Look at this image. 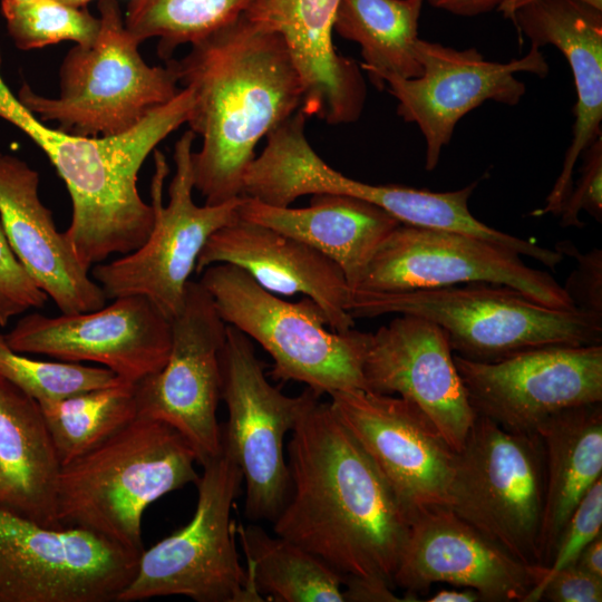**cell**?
I'll list each match as a JSON object with an SVG mask.
<instances>
[{
	"instance_id": "cell-14",
	"label": "cell",
	"mask_w": 602,
	"mask_h": 602,
	"mask_svg": "<svg viewBox=\"0 0 602 602\" xmlns=\"http://www.w3.org/2000/svg\"><path fill=\"white\" fill-rule=\"evenodd\" d=\"M492 282L512 287L553 309L575 308L545 271L516 251L468 234L399 224L381 243L352 290L407 291Z\"/></svg>"
},
{
	"instance_id": "cell-33",
	"label": "cell",
	"mask_w": 602,
	"mask_h": 602,
	"mask_svg": "<svg viewBox=\"0 0 602 602\" xmlns=\"http://www.w3.org/2000/svg\"><path fill=\"white\" fill-rule=\"evenodd\" d=\"M0 377L33 398L39 405L124 380L100 366L43 361L12 350L0 332Z\"/></svg>"
},
{
	"instance_id": "cell-46",
	"label": "cell",
	"mask_w": 602,
	"mask_h": 602,
	"mask_svg": "<svg viewBox=\"0 0 602 602\" xmlns=\"http://www.w3.org/2000/svg\"><path fill=\"white\" fill-rule=\"evenodd\" d=\"M576 1L582 2V3L586 4V6H590V7L594 8V9H596V10L602 11V2H601V0H576Z\"/></svg>"
},
{
	"instance_id": "cell-15",
	"label": "cell",
	"mask_w": 602,
	"mask_h": 602,
	"mask_svg": "<svg viewBox=\"0 0 602 602\" xmlns=\"http://www.w3.org/2000/svg\"><path fill=\"white\" fill-rule=\"evenodd\" d=\"M171 333L164 367L135 385L137 417L175 428L204 466L222 450L216 410L226 323L200 281L187 282L183 305L171 319Z\"/></svg>"
},
{
	"instance_id": "cell-10",
	"label": "cell",
	"mask_w": 602,
	"mask_h": 602,
	"mask_svg": "<svg viewBox=\"0 0 602 602\" xmlns=\"http://www.w3.org/2000/svg\"><path fill=\"white\" fill-rule=\"evenodd\" d=\"M195 134L186 130L175 143V173L163 204V187L169 172L165 156L154 151L155 172L151 184L153 229L137 250L108 263L93 266L90 275L107 299L144 295L169 319L181 310L185 288L197 258L210 236L237 220L240 198L200 206L193 201L192 153Z\"/></svg>"
},
{
	"instance_id": "cell-6",
	"label": "cell",
	"mask_w": 602,
	"mask_h": 602,
	"mask_svg": "<svg viewBox=\"0 0 602 602\" xmlns=\"http://www.w3.org/2000/svg\"><path fill=\"white\" fill-rule=\"evenodd\" d=\"M98 11L96 39L72 47L60 66L58 97L39 95L27 84L18 95L40 120L87 137L127 132L181 90L168 61L162 67L144 60L116 0H99Z\"/></svg>"
},
{
	"instance_id": "cell-41",
	"label": "cell",
	"mask_w": 602,
	"mask_h": 602,
	"mask_svg": "<svg viewBox=\"0 0 602 602\" xmlns=\"http://www.w3.org/2000/svg\"><path fill=\"white\" fill-rule=\"evenodd\" d=\"M437 9L448 11L453 14L472 17L486 13L493 9H498L508 0H427Z\"/></svg>"
},
{
	"instance_id": "cell-44",
	"label": "cell",
	"mask_w": 602,
	"mask_h": 602,
	"mask_svg": "<svg viewBox=\"0 0 602 602\" xmlns=\"http://www.w3.org/2000/svg\"><path fill=\"white\" fill-rule=\"evenodd\" d=\"M528 0H508L502 4L498 10H501L505 17H507L517 6Z\"/></svg>"
},
{
	"instance_id": "cell-35",
	"label": "cell",
	"mask_w": 602,
	"mask_h": 602,
	"mask_svg": "<svg viewBox=\"0 0 602 602\" xmlns=\"http://www.w3.org/2000/svg\"><path fill=\"white\" fill-rule=\"evenodd\" d=\"M600 534H602V477L591 486L565 523L553 560L545 569L542 581L554 572L574 564L583 548Z\"/></svg>"
},
{
	"instance_id": "cell-7",
	"label": "cell",
	"mask_w": 602,
	"mask_h": 602,
	"mask_svg": "<svg viewBox=\"0 0 602 602\" xmlns=\"http://www.w3.org/2000/svg\"><path fill=\"white\" fill-rule=\"evenodd\" d=\"M201 273L200 282L222 320L270 355L272 377L304 383L320 396L365 390L362 366L370 332L333 331L313 300H282L236 265L217 263Z\"/></svg>"
},
{
	"instance_id": "cell-24",
	"label": "cell",
	"mask_w": 602,
	"mask_h": 602,
	"mask_svg": "<svg viewBox=\"0 0 602 602\" xmlns=\"http://www.w3.org/2000/svg\"><path fill=\"white\" fill-rule=\"evenodd\" d=\"M340 0H256L245 16L284 40L303 85L302 111L329 125L356 122L366 86L360 68L332 42Z\"/></svg>"
},
{
	"instance_id": "cell-4",
	"label": "cell",
	"mask_w": 602,
	"mask_h": 602,
	"mask_svg": "<svg viewBox=\"0 0 602 602\" xmlns=\"http://www.w3.org/2000/svg\"><path fill=\"white\" fill-rule=\"evenodd\" d=\"M196 455L172 426L136 417L61 467L57 522L94 532L140 554L142 518L162 496L196 484Z\"/></svg>"
},
{
	"instance_id": "cell-8",
	"label": "cell",
	"mask_w": 602,
	"mask_h": 602,
	"mask_svg": "<svg viewBox=\"0 0 602 602\" xmlns=\"http://www.w3.org/2000/svg\"><path fill=\"white\" fill-rule=\"evenodd\" d=\"M202 467L191 521L139 554L136 572L117 602L168 595L196 602L264 601L240 562L231 516L242 493V473L224 449Z\"/></svg>"
},
{
	"instance_id": "cell-9",
	"label": "cell",
	"mask_w": 602,
	"mask_h": 602,
	"mask_svg": "<svg viewBox=\"0 0 602 602\" xmlns=\"http://www.w3.org/2000/svg\"><path fill=\"white\" fill-rule=\"evenodd\" d=\"M545 455L537 434L476 415L455 454L448 508L508 553L541 565Z\"/></svg>"
},
{
	"instance_id": "cell-47",
	"label": "cell",
	"mask_w": 602,
	"mask_h": 602,
	"mask_svg": "<svg viewBox=\"0 0 602 602\" xmlns=\"http://www.w3.org/2000/svg\"><path fill=\"white\" fill-rule=\"evenodd\" d=\"M18 1H32V0H18Z\"/></svg>"
},
{
	"instance_id": "cell-34",
	"label": "cell",
	"mask_w": 602,
	"mask_h": 602,
	"mask_svg": "<svg viewBox=\"0 0 602 602\" xmlns=\"http://www.w3.org/2000/svg\"><path fill=\"white\" fill-rule=\"evenodd\" d=\"M1 12L10 37L21 50L67 40L89 45L99 31L98 17L58 0H1Z\"/></svg>"
},
{
	"instance_id": "cell-23",
	"label": "cell",
	"mask_w": 602,
	"mask_h": 602,
	"mask_svg": "<svg viewBox=\"0 0 602 602\" xmlns=\"http://www.w3.org/2000/svg\"><path fill=\"white\" fill-rule=\"evenodd\" d=\"M39 174L0 153V223L16 256L61 313L98 310L107 297L74 254L39 197Z\"/></svg>"
},
{
	"instance_id": "cell-11",
	"label": "cell",
	"mask_w": 602,
	"mask_h": 602,
	"mask_svg": "<svg viewBox=\"0 0 602 602\" xmlns=\"http://www.w3.org/2000/svg\"><path fill=\"white\" fill-rule=\"evenodd\" d=\"M477 183L450 192H430L401 185H375L343 175L313 149L301 124L278 130L256 166V187L271 205L290 206L298 197L321 193L347 195L372 203L401 224L454 231L512 249L543 264L552 251L491 227L468 208Z\"/></svg>"
},
{
	"instance_id": "cell-20",
	"label": "cell",
	"mask_w": 602,
	"mask_h": 602,
	"mask_svg": "<svg viewBox=\"0 0 602 602\" xmlns=\"http://www.w3.org/2000/svg\"><path fill=\"white\" fill-rule=\"evenodd\" d=\"M545 567L528 565L448 507L427 509L410 522L394 586L418 601L434 583L477 591L485 602H524Z\"/></svg>"
},
{
	"instance_id": "cell-28",
	"label": "cell",
	"mask_w": 602,
	"mask_h": 602,
	"mask_svg": "<svg viewBox=\"0 0 602 602\" xmlns=\"http://www.w3.org/2000/svg\"><path fill=\"white\" fill-rule=\"evenodd\" d=\"M536 434L545 455L540 556L547 569L565 523L602 477V401L564 408L547 417Z\"/></svg>"
},
{
	"instance_id": "cell-1",
	"label": "cell",
	"mask_w": 602,
	"mask_h": 602,
	"mask_svg": "<svg viewBox=\"0 0 602 602\" xmlns=\"http://www.w3.org/2000/svg\"><path fill=\"white\" fill-rule=\"evenodd\" d=\"M314 398L288 443L290 494L274 534L340 575L380 579L394 586L410 517L373 462L338 419Z\"/></svg>"
},
{
	"instance_id": "cell-5",
	"label": "cell",
	"mask_w": 602,
	"mask_h": 602,
	"mask_svg": "<svg viewBox=\"0 0 602 602\" xmlns=\"http://www.w3.org/2000/svg\"><path fill=\"white\" fill-rule=\"evenodd\" d=\"M347 310L353 319L389 313L427 319L441 328L455 355L480 362L540 347L602 344V315L548 308L492 282L392 292L350 290Z\"/></svg>"
},
{
	"instance_id": "cell-13",
	"label": "cell",
	"mask_w": 602,
	"mask_h": 602,
	"mask_svg": "<svg viewBox=\"0 0 602 602\" xmlns=\"http://www.w3.org/2000/svg\"><path fill=\"white\" fill-rule=\"evenodd\" d=\"M138 556L88 530L0 507V602L116 601Z\"/></svg>"
},
{
	"instance_id": "cell-3",
	"label": "cell",
	"mask_w": 602,
	"mask_h": 602,
	"mask_svg": "<svg viewBox=\"0 0 602 602\" xmlns=\"http://www.w3.org/2000/svg\"><path fill=\"white\" fill-rule=\"evenodd\" d=\"M192 103L182 88L127 132L87 137L47 126L7 86L0 88V117L37 144L66 184L72 214L64 235L87 270L147 240L154 210L140 197L138 173L157 145L187 123Z\"/></svg>"
},
{
	"instance_id": "cell-40",
	"label": "cell",
	"mask_w": 602,
	"mask_h": 602,
	"mask_svg": "<svg viewBox=\"0 0 602 602\" xmlns=\"http://www.w3.org/2000/svg\"><path fill=\"white\" fill-rule=\"evenodd\" d=\"M343 602H400L392 585L383 580L357 575H341Z\"/></svg>"
},
{
	"instance_id": "cell-21",
	"label": "cell",
	"mask_w": 602,
	"mask_h": 602,
	"mask_svg": "<svg viewBox=\"0 0 602 602\" xmlns=\"http://www.w3.org/2000/svg\"><path fill=\"white\" fill-rule=\"evenodd\" d=\"M362 376L365 390L412 402L453 450L462 448L476 412L436 323L400 314L381 326L370 334Z\"/></svg>"
},
{
	"instance_id": "cell-17",
	"label": "cell",
	"mask_w": 602,
	"mask_h": 602,
	"mask_svg": "<svg viewBox=\"0 0 602 602\" xmlns=\"http://www.w3.org/2000/svg\"><path fill=\"white\" fill-rule=\"evenodd\" d=\"M89 312H31L4 334L9 347L60 361L94 362L136 385L159 371L171 350V319L147 297L124 295Z\"/></svg>"
},
{
	"instance_id": "cell-38",
	"label": "cell",
	"mask_w": 602,
	"mask_h": 602,
	"mask_svg": "<svg viewBox=\"0 0 602 602\" xmlns=\"http://www.w3.org/2000/svg\"><path fill=\"white\" fill-rule=\"evenodd\" d=\"M555 250L576 262L563 285L574 307L602 315V250L594 247L583 253L571 241L559 242Z\"/></svg>"
},
{
	"instance_id": "cell-16",
	"label": "cell",
	"mask_w": 602,
	"mask_h": 602,
	"mask_svg": "<svg viewBox=\"0 0 602 602\" xmlns=\"http://www.w3.org/2000/svg\"><path fill=\"white\" fill-rule=\"evenodd\" d=\"M454 361L476 415L536 434L551 415L602 401V344L547 346L494 362Z\"/></svg>"
},
{
	"instance_id": "cell-42",
	"label": "cell",
	"mask_w": 602,
	"mask_h": 602,
	"mask_svg": "<svg viewBox=\"0 0 602 602\" xmlns=\"http://www.w3.org/2000/svg\"><path fill=\"white\" fill-rule=\"evenodd\" d=\"M575 564L585 572L602 579V534L583 548Z\"/></svg>"
},
{
	"instance_id": "cell-29",
	"label": "cell",
	"mask_w": 602,
	"mask_h": 602,
	"mask_svg": "<svg viewBox=\"0 0 602 602\" xmlns=\"http://www.w3.org/2000/svg\"><path fill=\"white\" fill-rule=\"evenodd\" d=\"M424 1L340 0L333 31L360 46L361 67L379 89L387 77L421 75L416 42Z\"/></svg>"
},
{
	"instance_id": "cell-31",
	"label": "cell",
	"mask_w": 602,
	"mask_h": 602,
	"mask_svg": "<svg viewBox=\"0 0 602 602\" xmlns=\"http://www.w3.org/2000/svg\"><path fill=\"white\" fill-rule=\"evenodd\" d=\"M39 406L61 467L94 449L137 417L135 385L126 381Z\"/></svg>"
},
{
	"instance_id": "cell-18",
	"label": "cell",
	"mask_w": 602,
	"mask_h": 602,
	"mask_svg": "<svg viewBox=\"0 0 602 602\" xmlns=\"http://www.w3.org/2000/svg\"><path fill=\"white\" fill-rule=\"evenodd\" d=\"M423 72L416 78L387 77L383 88L397 101V114L415 123L426 142V169L433 171L458 120L486 100L516 105L526 93L517 72L545 77L548 65L537 47L508 62L489 61L475 48L454 49L418 39Z\"/></svg>"
},
{
	"instance_id": "cell-19",
	"label": "cell",
	"mask_w": 602,
	"mask_h": 602,
	"mask_svg": "<svg viewBox=\"0 0 602 602\" xmlns=\"http://www.w3.org/2000/svg\"><path fill=\"white\" fill-rule=\"evenodd\" d=\"M330 406L373 462L411 520L447 507L456 452L412 402L356 389L330 395Z\"/></svg>"
},
{
	"instance_id": "cell-2",
	"label": "cell",
	"mask_w": 602,
	"mask_h": 602,
	"mask_svg": "<svg viewBox=\"0 0 602 602\" xmlns=\"http://www.w3.org/2000/svg\"><path fill=\"white\" fill-rule=\"evenodd\" d=\"M166 61L193 97L187 124L202 139L192 153L194 190L208 205L240 198L255 146L303 103L284 40L243 13Z\"/></svg>"
},
{
	"instance_id": "cell-25",
	"label": "cell",
	"mask_w": 602,
	"mask_h": 602,
	"mask_svg": "<svg viewBox=\"0 0 602 602\" xmlns=\"http://www.w3.org/2000/svg\"><path fill=\"white\" fill-rule=\"evenodd\" d=\"M507 18L534 47L555 46L566 58L574 78L576 104L572 142L546 205L532 215L560 214L573 184L576 161L601 137L602 11L576 0H528Z\"/></svg>"
},
{
	"instance_id": "cell-32",
	"label": "cell",
	"mask_w": 602,
	"mask_h": 602,
	"mask_svg": "<svg viewBox=\"0 0 602 602\" xmlns=\"http://www.w3.org/2000/svg\"><path fill=\"white\" fill-rule=\"evenodd\" d=\"M256 0H129L127 30L142 43L157 38V52L168 60L183 45H192L232 22Z\"/></svg>"
},
{
	"instance_id": "cell-12",
	"label": "cell",
	"mask_w": 602,
	"mask_h": 602,
	"mask_svg": "<svg viewBox=\"0 0 602 602\" xmlns=\"http://www.w3.org/2000/svg\"><path fill=\"white\" fill-rule=\"evenodd\" d=\"M220 366L221 400L227 411L221 425L222 449L242 473L245 517L272 523L291 487L284 438L320 395L308 388L299 396H287L271 385L252 340L229 324Z\"/></svg>"
},
{
	"instance_id": "cell-27",
	"label": "cell",
	"mask_w": 602,
	"mask_h": 602,
	"mask_svg": "<svg viewBox=\"0 0 602 602\" xmlns=\"http://www.w3.org/2000/svg\"><path fill=\"white\" fill-rule=\"evenodd\" d=\"M61 464L39 404L0 377V507L57 522Z\"/></svg>"
},
{
	"instance_id": "cell-36",
	"label": "cell",
	"mask_w": 602,
	"mask_h": 602,
	"mask_svg": "<svg viewBox=\"0 0 602 602\" xmlns=\"http://www.w3.org/2000/svg\"><path fill=\"white\" fill-rule=\"evenodd\" d=\"M47 301L48 295L16 256L0 223V328L27 310L42 308Z\"/></svg>"
},
{
	"instance_id": "cell-39",
	"label": "cell",
	"mask_w": 602,
	"mask_h": 602,
	"mask_svg": "<svg viewBox=\"0 0 602 602\" xmlns=\"http://www.w3.org/2000/svg\"><path fill=\"white\" fill-rule=\"evenodd\" d=\"M601 602L602 579L596 577L575 563L567 565L537 584L524 602Z\"/></svg>"
},
{
	"instance_id": "cell-26",
	"label": "cell",
	"mask_w": 602,
	"mask_h": 602,
	"mask_svg": "<svg viewBox=\"0 0 602 602\" xmlns=\"http://www.w3.org/2000/svg\"><path fill=\"white\" fill-rule=\"evenodd\" d=\"M237 217L294 237L318 250L342 270L355 289L373 254L400 224L367 201L339 194H314L307 207L274 206L241 196Z\"/></svg>"
},
{
	"instance_id": "cell-45",
	"label": "cell",
	"mask_w": 602,
	"mask_h": 602,
	"mask_svg": "<svg viewBox=\"0 0 602 602\" xmlns=\"http://www.w3.org/2000/svg\"><path fill=\"white\" fill-rule=\"evenodd\" d=\"M58 1L74 8H85V6L91 0H58Z\"/></svg>"
},
{
	"instance_id": "cell-30",
	"label": "cell",
	"mask_w": 602,
	"mask_h": 602,
	"mask_svg": "<svg viewBox=\"0 0 602 602\" xmlns=\"http://www.w3.org/2000/svg\"><path fill=\"white\" fill-rule=\"evenodd\" d=\"M246 572L263 600L343 602L341 575L300 545L255 524L236 525Z\"/></svg>"
},
{
	"instance_id": "cell-43",
	"label": "cell",
	"mask_w": 602,
	"mask_h": 602,
	"mask_svg": "<svg viewBox=\"0 0 602 602\" xmlns=\"http://www.w3.org/2000/svg\"><path fill=\"white\" fill-rule=\"evenodd\" d=\"M427 602H478L482 601L477 591L469 588L444 589L433 594Z\"/></svg>"
},
{
	"instance_id": "cell-22",
	"label": "cell",
	"mask_w": 602,
	"mask_h": 602,
	"mask_svg": "<svg viewBox=\"0 0 602 602\" xmlns=\"http://www.w3.org/2000/svg\"><path fill=\"white\" fill-rule=\"evenodd\" d=\"M217 263L241 268L274 294L310 298L333 331L344 332L355 327L347 310L350 288L342 270L294 237L237 219L210 236L197 258L195 272Z\"/></svg>"
},
{
	"instance_id": "cell-37",
	"label": "cell",
	"mask_w": 602,
	"mask_h": 602,
	"mask_svg": "<svg viewBox=\"0 0 602 602\" xmlns=\"http://www.w3.org/2000/svg\"><path fill=\"white\" fill-rule=\"evenodd\" d=\"M583 165L579 179L573 184L560 211L563 227H583L580 213L585 211L598 222L602 221V139L599 137L582 154Z\"/></svg>"
}]
</instances>
